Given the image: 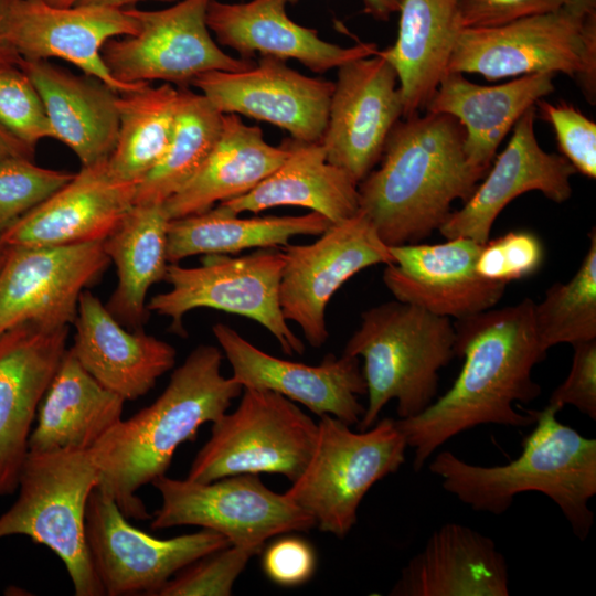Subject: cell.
Wrapping results in <instances>:
<instances>
[{
	"label": "cell",
	"instance_id": "14",
	"mask_svg": "<svg viewBox=\"0 0 596 596\" xmlns=\"http://www.w3.org/2000/svg\"><path fill=\"white\" fill-rule=\"evenodd\" d=\"M283 251L281 312L287 321L300 327L313 348L328 340L326 310L338 289L366 267L393 263L390 246L360 210L350 219L331 224L315 242L288 243Z\"/></svg>",
	"mask_w": 596,
	"mask_h": 596
},
{
	"label": "cell",
	"instance_id": "17",
	"mask_svg": "<svg viewBox=\"0 0 596 596\" xmlns=\"http://www.w3.org/2000/svg\"><path fill=\"white\" fill-rule=\"evenodd\" d=\"M222 114L269 123L302 142H320L334 83L304 75L286 61L260 56L244 71H214L192 84Z\"/></svg>",
	"mask_w": 596,
	"mask_h": 596
},
{
	"label": "cell",
	"instance_id": "43",
	"mask_svg": "<svg viewBox=\"0 0 596 596\" xmlns=\"http://www.w3.org/2000/svg\"><path fill=\"white\" fill-rule=\"evenodd\" d=\"M567 377L552 392L547 404L561 411L571 405L596 419V339L572 344Z\"/></svg>",
	"mask_w": 596,
	"mask_h": 596
},
{
	"label": "cell",
	"instance_id": "20",
	"mask_svg": "<svg viewBox=\"0 0 596 596\" xmlns=\"http://www.w3.org/2000/svg\"><path fill=\"white\" fill-rule=\"evenodd\" d=\"M483 244L467 237L437 244L390 246L383 281L396 300L461 319L494 307L507 285L482 278L476 260Z\"/></svg>",
	"mask_w": 596,
	"mask_h": 596
},
{
	"label": "cell",
	"instance_id": "37",
	"mask_svg": "<svg viewBox=\"0 0 596 596\" xmlns=\"http://www.w3.org/2000/svg\"><path fill=\"white\" fill-rule=\"evenodd\" d=\"M588 249L567 283H555L544 298L534 302V328L541 348L547 352L561 343L596 339V231H590Z\"/></svg>",
	"mask_w": 596,
	"mask_h": 596
},
{
	"label": "cell",
	"instance_id": "47",
	"mask_svg": "<svg viewBox=\"0 0 596 596\" xmlns=\"http://www.w3.org/2000/svg\"><path fill=\"white\" fill-rule=\"evenodd\" d=\"M34 150L18 139L0 123V161L8 158H25L33 160Z\"/></svg>",
	"mask_w": 596,
	"mask_h": 596
},
{
	"label": "cell",
	"instance_id": "22",
	"mask_svg": "<svg viewBox=\"0 0 596 596\" xmlns=\"http://www.w3.org/2000/svg\"><path fill=\"white\" fill-rule=\"evenodd\" d=\"M535 106L515 123L512 136L496 158L485 180L458 211H453L439 233L446 238L467 237L485 244L500 212L519 195L539 191L563 203L572 195L574 167L563 157L543 150L535 137Z\"/></svg>",
	"mask_w": 596,
	"mask_h": 596
},
{
	"label": "cell",
	"instance_id": "6",
	"mask_svg": "<svg viewBox=\"0 0 596 596\" xmlns=\"http://www.w3.org/2000/svg\"><path fill=\"white\" fill-rule=\"evenodd\" d=\"M98 483L91 450L29 451L18 497L0 515V540L24 535L63 562L76 596H103L85 532L88 498Z\"/></svg>",
	"mask_w": 596,
	"mask_h": 596
},
{
	"label": "cell",
	"instance_id": "21",
	"mask_svg": "<svg viewBox=\"0 0 596 596\" xmlns=\"http://www.w3.org/2000/svg\"><path fill=\"white\" fill-rule=\"evenodd\" d=\"M138 29L128 9L97 4L60 8L45 0H18L8 39L23 60L61 58L123 93L142 83L124 84L113 77L102 50L110 39L134 35Z\"/></svg>",
	"mask_w": 596,
	"mask_h": 596
},
{
	"label": "cell",
	"instance_id": "30",
	"mask_svg": "<svg viewBox=\"0 0 596 596\" xmlns=\"http://www.w3.org/2000/svg\"><path fill=\"white\" fill-rule=\"evenodd\" d=\"M288 156L285 142L268 143L262 129L224 114L220 137L192 178L162 205L169 220L210 210L246 194Z\"/></svg>",
	"mask_w": 596,
	"mask_h": 596
},
{
	"label": "cell",
	"instance_id": "46",
	"mask_svg": "<svg viewBox=\"0 0 596 596\" xmlns=\"http://www.w3.org/2000/svg\"><path fill=\"white\" fill-rule=\"evenodd\" d=\"M18 0H0V62L18 64L21 56L8 39V30L14 4Z\"/></svg>",
	"mask_w": 596,
	"mask_h": 596
},
{
	"label": "cell",
	"instance_id": "45",
	"mask_svg": "<svg viewBox=\"0 0 596 596\" xmlns=\"http://www.w3.org/2000/svg\"><path fill=\"white\" fill-rule=\"evenodd\" d=\"M317 557L309 542L297 536L274 541L263 554L266 576L280 586H297L308 582L315 573Z\"/></svg>",
	"mask_w": 596,
	"mask_h": 596
},
{
	"label": "cell",
	"instance_id": "35",
	"mask_svg": "<svg viewBox=\"0 0 596 596\" xmlns=\"http://www.w3.org/2000/svg\"><path fill=\"white\" fill-rule=\"evenodd\" d=\"M178 102L179 88L168 83L118 93V136L107 160L116 179L137 185L157 164L172 136Z\"/></svg>",
	"mask_w": 596,
	"mask_h": 596
},
{
	"label": "cell",
	"instance_id": "44",
	"mask_svg": "<svg viewBox=\"0 0 596 596\" xmlns=\"http://www.w3.org/2000/svg\"><path fill=\"white\" fill-rule=\"evenodd\" d=\"M562 8V0H457L460 30L492 29Z\"/></svg>",
	"mask_w": 596,
	"mask_h": 596
},
{
	"label": "cell",
	"instance_id": "49",
	"mask_svg": "<svg viewBox=\"0 0 596 596\" xmlns=\"http://www.w3.org/2000/svg\"><path fill=\"white\" fill-rule=\"evenodd\" d=\"M562 7L581 18L596 14V0H562Z\"/></svg>",
	"mask_w": 596,
	"mask_h": 596
},
{
	"label": "cell",
	"instance_id": "41",
	"mask_svg": "<svg viewBox=\"0 0 596 596\" xmlns=\"http://www.w3.org/2000/svg\"><path fill=\"white\" fill-rule=\"evenodd\" d=\"M543 258V245L536 235L511 231L482 245L476 270L482 278L507 285L534 274Z\"/></svg>",
	"mask_w": 596,
	"mask_h": 596
},
{
	"label": "cell",
	"instance_id": "32",
	"mask_svg": "<svg viewBox=\"0 0 596 596\" xmlns=\"http://www.w3.org/2000/svg\"><path fill=\"white\" fill-rule=\"evenodd\" d=\"M395 43L379 50L394 68L403 117L425 108L441 78L460 32L457 0H402Z\"/></svg>",
	"mask_w": 596,
	"mask_h": 596
},
{
	"label": "cell",
	"instance_id": "9",
	"mask_svg": "<svg viewBox=\"0 0 596 596\" xmlns=\"http://www.w3.org/2000/svg\"><path fill=\"white\" fill-rule=\"evenodd\" d=\"M235 411L212 423L187 479L211 482L238 473H277L294 482L315 448L318 423L279 393L243 389Z\"/></svg>",
	"mask_w": 596,
	"mask_h": 596
},
{
	"label": "cell",
	"instance_id": "12",
	"mask_svg": "<svg viewBox=\"0 0 596 596\" xmlns=\"http://www.w3.org/2000/svg\"><path fill=\"white\" fill-rule=\"evenodd\" d=\"M212 0H180L160 10L128 11L138 21L134 35L110 39L102 50L108 71L124 84L162 81L179 88L209 72H237L254 61L233 57L213 39L206 23Z\"/></svg>",
	"mask_w": 596,
	"mask_h": 596
},
{
	"label": "cell",
	"instance_id": "27",
	"mask_svg": "<svg viewBox=\"0 0 596 596\" xmlns=\"http://www.w3.org/2000/svg\"><path fill=\"white\" fill-rule=\"evenodd\" d=\"M553 77L552 73H535L499 85H480L449 72L425 109L456 118L465 130L469 163L488 171L498 147L520 117L554 91Z\"/></svg>",
	"mask_w": 596,
	"mask_h": 596
},
{
	"label": "cell",
	"instance_id": "42",
	"mask_svg": "<svg viewBox=\"0 0 596 596\" xmlns=\"http://www.w3.org/2000/svg\"><path fill=\"white\" fill-rule=\"evenodd\" d=\"M535 109L553 127L563 157L576 172L596 178V124L578 108L564 102L540 99Z\"/></svg>",
	"mask_w": 596,
	"mask_h": 596
},
{
	"label": "cell",
	"instance_id": "50",
	"mask_svg": "<svg viewBox=\"0 0 596 596\" xmlns=\"http://www.w3.org/2000/svg\"><path fill=\"white\" fill-rule=\"evenodd\" d=\"M141 1H159V2H167V3H175L180 0H78L76 4H97V6L126 9V7L134 6Z\"/></svg>",
	"mask_w": 596,
	"mask_h": 596
},
{
	"label": "cell",
	"instance_id": "28",
	"mask_svg": "<svg viewBox=\"0 0 596 596\" xmlns=\"http://www.w3.org/2000/svg\"><path fill=\"white\" fill-rule=\"evenodd\" d=\"M19 66L41 96L54 139L66 145L82 167L108 160L118 136V92L47 60L21 58Z\"/></svg>",
	"mask_w": 596,
	"mask_h": 596
},
{
	"label": "cell",
	"instance_id": "13",
	"mask_svg": "<svg viewBox=\"0 0 596 596\" xmlns=\"http://www.w3.org/2000/svg\"><path fill=\"white\" fill-rule=\"evenodd\" d=\"M116 502L97 487L85 514L86 541L96 575L108 596H157L163 585L195 560L232 545L222 534L200 531L159 539L135 528Z\"/></svg>",
	"mask_w": 596,
	"mask_h": 596
},
{
	"label": "cell",
	"instance_id": "38",
	"mask_svg": "<svg viewBox=\"0 0 596 596\" xmlns=\"http://www.w3.org/2000/svg\"><path fill=\"white\" fill-rule=\"evenodd\" d=\"M75 173L36 166L25 158L0 161V238L20 217L70 182Z\"/></svg>",
	"mask_w": 596,
	"mask_h": 596
},
{
	"label": "cell",
	"instance_id": "26",
	"mask_svg": "<svg viewBox=\"0 0 596 596\" xmlns=\"http://www.w3.org/2000/svg\"><path fill=\"white\" fill-rule=\"evenodd\" d=\"M391 596H508L509 570L496 542L447 522L402 568Z\"/></svg>",
	"mask_w": 596,
	"mask_h": 596
},
{
	"label": "cell",
	"instance_id": "5",
	"mask_svg": "<svg viewBox=\"0 0 596 596\" xmlns=\"http://www.w3.org/2000/svg\"><path fill=\"white\" fill-rule=\"evenodd\" d=\"M449 318L392 300L365 310L343 354L363 359L368 404L358 430L373 426L395 400L398 418L418 415L437 397L438 372L456 356Z\"/></svg>",
	"mask_w": 596,
	"mask_h": 596
},
{
	"label": "cell",
	"instance_id": "16",
	"mask_svg": "<svg viewBox=\"0 0 596 596\" xmlns=\"http://www.w3.org/2000/svg\"><path fill=\"white\" fill-rule=\"evenodd\" d=\"M321 138L327 160L359 183L379 163L389 135L403 117L397 75L379 54L338 67Z\"/></svg>",
	"mask_w": 596,
	"mask_h": 596
},
{
	"label": "cell",
	"instance_id": "10",
	"mask_svg": "<svg viewBox=\"0 0 596 596\" xmlns=\"http://www.w3.org/2000/svg\"><path fill=\"white\" fill-rule=\"evenodd\" d=\"M285 253L276 247L249 254L205 255L199 267L170 263L164 280L168 291L150 298L147 307L170 318V329L187 336L183 318L198 308H210L258 322L277 340L285 354H302L304 342L289 328L279 302Z\"/></svg>",
	"mask_w": 596,
	"mask_h": 596
},
{
	"label": "cell",
	"instance_id": "29",
	"mask_svg": "<svg viewBox=\"0 0 596 596\" xmlns=\"http://www.w3.org/2000/svg\"><path fill=\"white\" fill-rule=\"evenodd\" d=\"M288 156L246 194L219 203L232 213L260 212L276 206H300L327 217L331 224L355 215L359 182L330 163L321 142L284 140Z\"/></svg>",
	"mask_w": 596,
	"mask_h": 596
},
{
	"label": "cell",
	"instance_id": "15",
	"mask_svg": "<svg viewBox=\"0 0 596 596\" xmlns=\"http://www.w3.org/2000/svg\"><path fill=\"white\" fill-rule=\"evenodd\" d=\"M0 268V333L23 323L73 324L82 292L110 260L103 241L65 246H10Z\"/></svg>",
	"mask_w": 596,
	"mask_h": 596
},
{
	"label": "cell",
	"instance_id": "25",
	"mask_svg": "<svg viewBox=\"0 0 596 596\" xmlns=\"http://www.w3.org/2000/svg\"><path fill=\"white\" fill-rule=\"evenodd\" d=\"M73 345L79 364L125 401L146 395L177 359L168 342L124 327L88 290L79 297Z\"/></svg>",
	"mask_w": 596,
	"mask_h": 596
},
{
	"label": "cell",
	"instance_id": "36",
	"mask_svg": "<svg viewBox=\"0 0 596 596\" xmlns=\"http://www.w3.org/2000/svg\"><path fill=\"white\" fill-rule=\"evenodd\" d=\"M223 115L200 92L179 88L169 145L157 164L137 184L135 204H163L192 178L220 137Z\"/></svg>",
	"mask_w": 596,
	"mask_h": 596
},
{
	"label": "cell",
	"instance_id": "4",
	"mask_svg": "<svg viewBox=\"0 0 596 596\" xmlns=\"http://www.w3.org/2000/svg\"><path fill=\"white\" fill-rule=\"evenodd\" d=\"M558 412L549 404L535 411L534 426L522 441L521 454L508 464L473 465L444 450L428 469L441 479L447 492L477 512L500 515L518 494L543 493L584 541L594 523L589 501L596 494V439L561 423Z\"/></svg>",
	"mask_w": 596,
	"mask_h": 596
},
{
	"label": "cell",
	"instance_id": "18",
	"mask_svg": "<svg viewBox=\"0 0 596 596\" xmlns=\"http://www.w3.org/2000/svg\"><path fill=\"white\" fill-rule=\"evenodd\" d=\"M68 331L30 321L0 333V497L17 491L32 425L67 350Z\"/></svg>",
	"mask_w": 596,
	"mask_h": 596
},
{
	"label": "cell",
	"instance_id": "33",
	"mask_svg": "<svg viewBox=\"0 0 596 596\" xmlns=\"http://www.w3.org/2000/svg\"><path fill=\"white\" fill-rule=\"evenodd\" d=\"M168 223L162 204H135L103 241L117 273V286L105 306L129 330H143L150 312L147 294L153 284L164 280Z\"/></svg>",
	"mask_w": 596,
	"mask_h": 596
},
{
	"label": "cell",
	"instance_id": "31",
	"mask_svg": "<svg viewBox=\"0 0 596 596\" xmlns=\"http://www.w3.org/2000/svg\"><path fill=\"white\" fill-rule=\"evenodd\" d=\"M125 402L99 384L68 348L39 406L29 450H89L123 418Z\"/></svg>",
	"mask_w": 596,
	"mask_h": 596
},
{
	"label": "cell",
	"instance_id": "51",
	"mask_svg": "<svg viewBox=\"0 0 596 596\" xmlns=\"http://www.w3.org/2000/svg\"><path fill=\"white\" fill-rule=\"evenodd\" d=\"M8 248L9 246L3 244V243H0V268L6 259V256H7V253H8Z\"/></svg>",
	"mask_w": 596,
	"mask_h": 596
},
{
	"label": "cell",
	"instance_id": "1",
	"mask_svg": "<svg viewBox=\"0 0 596 596\" xmlns=\"http://www.w3.org/2000/svg\"><path fill=\"white\" fill-rule=\"evenodd\" d=\"M534 301L489 309L454 322L455 353L464 358L454 384L416 416L396 419L413 449V469L453 437L480 425L528 427L535 411L522 413L517 403L541 395L533 368L546 358L533 320Z\"/></svg>",
	"mask_w": 596,
	"mask_h": 596
},
{
	"label": "cell",
	"instance_id": "40",
	"mask_svg": "<svg viewBox=\"0 0 596 596\" xmlns=\"http://www.w3.org/2000/svg\"><path fill=\"white\" fill-rule=\"evenodd\" d=\"M0 123L32 148L54 139L41 96L18 64L0 62Z\"/></svg>",
	"mask_w": 596,
	"mask_h": 596
},
{
	"label": "cell",
	"instance_id": "7",
	"mask_svg": "<svg viewBox=\"0 0 596 596\" xmlns=\"http://www.w3.org/2000/svg\"><path fill=\"white\" fill-rule=\"evenodd\" d=\"M406 439L390 417L365 430L322 415L311 457L284 492L308 512L320 531L343 539L358 521L368 491L405 461Z\"/></svg>",
	"mask_w": 596,
	"mask_h": 596
},
{
	"label": "cell",
	"instance_id": "39",
	"mask_svg": "<svg viewBox=\"0 0 596 596\" xmlns=\"http://www.w3.org/2000/svg\"><path fill=\"white\" fill-rule=\"evenodd\" d=\"M262 549L228 545L180 570L157 596H230L248 561Z\"/></svg>",
	"mask_w": 596,
	"mask_h": 596
},
{
	"label": "cell",
	"instance_id": "34",
	"mask_svg": "<svg viewBox=\"0 0 596 596\" xmlns=\"http://www.w3.org/2000/svg\"><path fill=\"white\" fill-rule=\"evenodd\" d=\"M330 225L331 222L317 212L240 217L217 205L169 220L167 258L170 264L195 255H231L251 248L285 246L298 235L319 236Z\"/></svg>",
	"mask_w": 596,
	"mask_h": 596
},
{
	"label": "cell",
	"instance_id": "23",
	"mask_svg": "<svg viewBox=\"0 0 596 596\" xmlns=\"http://www.w3.org/2000/svg\"><path fill=\"white\" fill-rule=\"evenodd\" d=\"M136 187L116 179L107 160L81 167L70 182L11 225L0 243L41 247L104 241L135 205Z\"/></svg>",
	"mask_w": 596,
	"mask_h": 596
},
{
	"label": "cell",
	"instance_id": "2",
	"mask_svg": "<svg viewBox=\"0 0 596 596\" xmlns=\"http://www.w3.org/2000/svg\"><path fill=\"white\" fill-rule=\"evenodd\" d=\"M465 130L450 115L398 120L380 167L358 185L360 211L389 246L419 243L445 223L456 200L466 202L486 170L465 152Z\"/></svg>",
	"mask_w": 596,
	"mask_h": 596
},
{
	"label": "cell",
	"instance_id": "8",
	"mask_svg": "<svg viewBox=\"0 0 596 596\" xmlns=\"http://www.w3.org/2000/svg\"><path fill=\"white\" fill-rule=\"evenodd\" d=\"M476 73L488 81L535 73L574 77L596 102V14L563 7L492 29L460 30L447 73Z\"/></svg>",
	"mask_w": 596,
	"mask_h": 596
},
{
	"label": "cell",
	"instance_id": "19",
	"mask_svg": "<svg viewBox=\"0 0 596 596\" xmlns=\"http://www.w3.org/2000/svg\"><path fill=\"white\" fill-rule=\"evenodd\" d=\"M212 331L243 389L279 393L319 417L331 415L350 426L361 421L365 406L359 396L366 394V385L359 358L329 353L319 365H308L262 351L225 323H215Z\"/></svg>",
	"mask_w": 596,
	"mask_h": 596
},
{
	"label": "cell",
	"instance_id": "11",
	"mask_svg": "<svg viewBox=\"0 0 596 596\" xmlns=\"http://www.w3.org/2000/svg\"><path fill=\"white\" fill-rule=\"evenodd\" d=\"M151 485L161 496V505L150 519L156 531L200 526L224 535L232 545L263 550L270 538L316 526L308 512L285 493L267 488L257 473L205 483L164 475Z\"/></svg>",
	"mask_w": 596,
	"mask_h": 596
},
{
	"label": "cell",
	"instance_id": "24",
	"mask_svg": "<svg viewBox=\"0 0 596 596\" xmlns=\"http://www.w3.org/2000/svg\"><path fill=\"white\" fill-rule=\"evenodd\" d=\"M289 0H212L206 23L216 42L234 50L238 57L255 55L294 60L313 73H324L342 64L379 52L376 44L361 42L340 46L321 39L316 29L304 26L286 12Z\"/></svg>",
	"mask_w": 596,
	"mask_h": 596
},
{
	"label": "cell",
	"instance_id": "48",
	"mask_svg": "<svg viewBox=\"0 0 596 596\" xmlns=\"http://www.w3.org/2000/svg\"><path fill=\"white\" fill-rule=\"evenodd\" d=\"M298 0H289L295 3ZM363 11L377 21H387L398 12L402 0H362Z\"/></svg>",
	"mask_w": 596,
	"mask_h": 596
},
{
	"label": "cell",
	"instance_id": "3",
	"mask_svg": "<svg viewBox=\"0 0 596 596\" xmlns=\"http://www.w3.org/2000/svg\"><path fill=\"white\" fill-rule=\"evenodd\" d=\"M222 361L215 345H198L153 403L121 418L89 449L97 488L128 519H151L138 490L164 476L178 447L193 441L202 425L217 421L242 394V385L223 375Z\"/></svg>",
	"mask_w": 596,
	"mask_h": 596
}]
</instances>
